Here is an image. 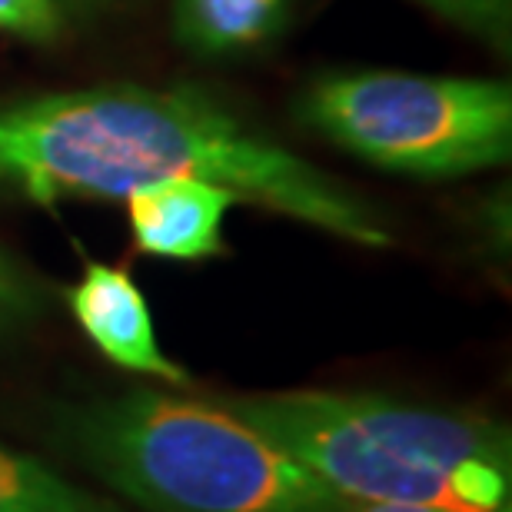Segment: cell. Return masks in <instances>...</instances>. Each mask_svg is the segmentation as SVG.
I'll return each instance as SVG.
<instances>
[{"mask_svg":"<svg viewBox=\"0 0 512 512\" xmlns=\"http://www.w3.org/2000/svg\"><path fill=\"white\" fill-rule=\"evenodd\" d=\"M187 177L360 247L393 240L360 197L203 90L117 84L0 104V187L40 207L70 197L127 200L150 183Z\"/></svg>","mask_w":512,"mask_h":512,"instance_id":"cell-1","label":"cell"},{"mask_svg":"<svg viewBox=\"0 0 512 512\" xmlns=\"http://www.w3.org/2000/svg\"><path fill=\"white\" fill-rule=\"evenodd\" d=\"M223 406L353 503L512 512V443L493 419L333 389L237 396Z\"/></svg>","mask_w":512,"mask_h":512,"instance_id":"cell-2","label":"cell"},{"mask_svg":"<svg viewBox=\"0 0 512 512\" xmlns=\"http://www.w3.org/2000/svg\"><path fill=\"white\" fill-rule=\"evenodd\" d=\"M60 436L147 512H340L343 496L230 406L133 389L70 406Z\"/></svg>","mask_w":512,"mask_h":512,"instance_id":"cell-3","label":"cell"},{"mask_svg":"<svg viewBox=\"0 0 512 512\" xmlns=\"http://www.w3.org/2000/svg\"><path fill=\"white\" fill-rule=\"evenodd\" d=\"M296 120L353 157L409 177H463L499 167L512 150L506 80L326 74L296 100Z\"/></svg>","mask_w":512,"mask_h":512,"instance_id":"cell-4","label":"cell"},{"mask_svg":"<svg viewBox=\"0 0 512 512\" xmlns=\"http://www.w3.org/2000/svg\"><path fill=\"white\" fill-rule=\"evenodd\" d=\"M67 306L87 340L120 370L180 386L190 383L187 370L163 353L150 306L127 270L110 263H87L84 276L67 290Z\"/></svg>","mask_w":512,"mask_h":512,"instance_id":"cell-5","label":"cell"},{"mask_svg":"<svg viewBox=\"0 0 512 512\" xmlns=\"http://www.w3.org/2000/svg\"><path fill=\"white\" fill-rule=\"evenodd\" d=\"M240 197L210 180H163L127 197L137 247L163 260H207L223 247V217Z\"/></svg>","mask_w":512,"mask_h":512,"instance_id":"cell-6","label":"cell"},{"mask_svg":"<svg viewBox=\"0 0 512 512\" xmlns=\"http://www.w3.org/2000/svg\"><path fill=\"white\" fill-rule=\"evenodd\" d=\"M290 0H173V34L193 57L227 60L266 47L286 27Z\"/></svg>","mask_w":512,"mask_h":512,"instance_id":"cell-7","label":"cell"},{"mask_svg":"<svg viewBox=\"0 0 512 512\" xmlns=\"http://www.w3.org/2000/svg\"><path fill=\"white\" fill-rule=\"evenodd\" d=\"M0 512H124L24 453L0 446Z\"/></svg>","mask_w":512,"mask_h":512,"instance_id":"cell-8","label":"cell"},{"mask_svg":"<svg viewBox=\"0 0 512 512\" xmlns=\"http://www.w3.org/2000/svg\"><path fill=\"white\" fill-rule=\"evenodd\" d=\"M449 24L489 40L496 47L509 44L512 30V0H416Z\"/></svg>","mask_w":512,"mask_h":512,"instance_id":"cell-9","label":"cell"},{"mask_svg":"<svg viewBox=\"0 0 512 512\" xmlns=\"http://www.w3.org/2000/svg\"><path fill=\"white\" fill-rule=\"evenodd\" d=\"M44 310L40 283L20 266L17 256L0 247V333L17 330Z\"/></svg>","mask_w":512,"mask_h":512,"instance_id":"cell-10","label":"cell"},{"mask_svg":"<svg viewBox=\"0 0 512 512\" xmlns=\"http://www.w3.org/2000/svg\"><path fill=\"white\" fill-rule=\"evenodd\" d=\"M64 27L57 0H0V34L47 44Z\"/></svg>","mask_w":512,"mask_h":512,"instance_id":"cell-11","label":"cell"},{"mask_svg":"<svg viewBox=\"0 0 512 512\" xmlns=\"http://www.w3.org/2000/svg\"><path fill=\"white\" fill-rule=\"evenodd\" d=\"M340 512H436L426 506H403V503H353V499H343Z\"/></svg>","mask_w":512,"mask_h":512,"instance_id":"cell-12","label":"cell"}]
</instances>
